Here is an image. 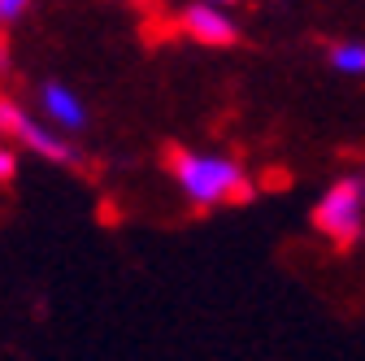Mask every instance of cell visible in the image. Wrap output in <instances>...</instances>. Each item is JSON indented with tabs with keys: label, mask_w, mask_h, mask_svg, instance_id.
Returning <instances> with one entry per match:
<instances>
[{
	"label": "cell",
	"mask_w": 365,
	"mask_h": 361,
	"mask_svg": "<svg viewBox=\"0 0 365 361\" xmlns=\"http://www.w3.org/2000/svg\"><path fill=\"white\" fill-rule=\"evenodd\" d=\"M170 174L178 196L192 209H222V205H240L257 196V183L244 161L226 157V153H200V148H174Z\"/></svg>",
	"instance_id": "1"
},
{
	"label": "cell",
	"mask_w": 365,
	"mask_h": 361,
	"mask_svg": "<svg viewBox=\"0 0 365 361\" xmlns=\"http://www.w3.org/2000/svg\"><path fill=\"white\" fill-rule=\"evenodd\" d=\"M0 135L22 144L26 153H35L39 161H53V166H78L83 161L66 131H57L39 109L18 105L14 96H0Z\"/></svg>",
	"instance_id": "2"
},
{
	"label": "cell",
	"mask_w": 365,
	"mask_h": 361,
	"mask_svg": "<svg viewBox=\"0 0 365 361\" xmlns=\"http://www.w3.org/2000/svg\"><path fill=\"white\" fill-rule=\"evenodd\" d=\"M313 231H322L331 244L352 248L365 231V178H335L313 205Z\"/></svg>",
	"instance_id": "3"
},
{
	"label": "cell",
	"mask_w": 365,
	"mask_h": 361,
	"mask_svg": "<svg viewBox=\"0 0 365 361\" xmlns=\"http://www.w3.org/2000/svg\"><path fill=\"white\" fill-rule=\"evenodd\" d=\"M178 31L192 44H209V49H231L240 39V22L231 18L226 5H213V0H192V5L178 9Z\"/></svg>",
	"instance_id": "4"
},
{
	"label": "cell",
	"mask_w": 365,
	"mask_h": 361,
	"mask_svg": "<svg viewBox=\"0 0 365 361\" xmlns=\"http://www.w3.org/2000/svg\"><path fill=\"white\" fill-rule=\"evenodd\" d=\"M35 109L48 118L57 131H66V135L87 131V105H83V96L74 92L70 83H57V78L39 83V92H35Z\"/></svg>",
	"instance_id": "5"
},
{
	"label": "cell",
	"mask_w": 365,
	"mask_h": 361,
	"mask_svg": "<svg viewBox=\"0 0 365 361\" xmlns=\"http://www.w3.org/2000/svg\"><path fill=\"white\" fill-rule=\"evenodd\" d=\"M327 66L348 78H365V39H335L327 49Z\"/></svg>",
	"instance_id": "6"
},
{
	"label": "cell",
	"mask_w": 365,
	"mask_h": 361,
	"mask_svg": "<svg viewBox=\"0 0 365 361\" xmlns=\"http://www.w3.org/2000/svg\"><path fill=\"white\" fill-rule=\"evenodd\" d=\"M31 14V0H0V26H14Z\"/></svg>",
	"instance_id": "7"
},
{
	"label": "cell",
	"mask_w": 365,
	"mask_h": 361,
	"mask_svg": "<svg viewBox=\"0 0 365 361\" xmlns=\"http://www.w3.org/2000/svg\"><path fill=\"white\" fill-rule=\"evenodd\" d=\"M14 178H18V153L14 144L0 140V183H14Z\"/></svg>",
	"instance_id": "8"
},
{
	"label": "cell",
	"mask_w": 365,
	"mask_h": 361,
	"mask_svg": "<svg viewBox=\"0 0 365 361\" xmlns=\"http://www.w3.org/2000/svg\"><path fill=\"white\" fill-rule=\"evenodd\" d=\"M213 5H235V0H213Z\"/></svg>",
	"instance_id": "9"
},
{
	"label": "cell",
	"mask_w": 365,
	"mask_h": 361,
	"mask_svg": "<svg viewBox=\"0 0 365 361\" xmlns=\"http://www.w3.org/2000/svg\"><path fill=\"white\" fill-rule=\"evenodd\" d=\"M0 140H5V135H0Z\"/></svg>",
	"instance_id": "10"
},
{
	"label": "cell",
	"mask_w": 365,
	"mask_h": 361,
	"mask_svg": "<svg viewBox=\"0 0 365 361\" xmlns=\"http://www.w3.org/2000/svg\"><path fill=\"white\" fill-rule=\"evenodd\" d=\"M361 178H365V174H361Z\"/></svg>",
	"instance_id": "11"
}]
</instances>
